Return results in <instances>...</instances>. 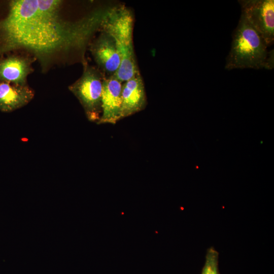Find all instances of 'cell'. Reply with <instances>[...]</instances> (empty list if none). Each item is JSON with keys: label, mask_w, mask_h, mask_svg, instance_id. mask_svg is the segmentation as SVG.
<instances>
[{"label": "cell", "mask_w": 274, "mask_h": 274, "mask_svg": "<svg viewBox=\"0 0 274 274\" xmlns=\"http://www.w3.org/2000/svg\"><path fill=\"white\" fill-rule=\"evenodd\" d=\"M62 2L11 1L8 15L0 20V52L25 49L44 63L58 53L85 51L94 35L100 30L107 9L70 21L61 15Z\"/></svg>", "instance_id": "1"}, {"label": "cell", "mask_w": 274, "mask_h": 274, "mask_svg": "<svg viewBox=\"0 0 274 274\" xmlns=\"http://www.w3.org/2000/svg\"><path fill=\"white\" fill-rule=\"evenodd\" d=\"M273 50L267 46L258 33L242 13L237 27L232 33L230 51L225 68L233 69L273 68Z\"/></svg>", "instance_id": "2"}, {"label": "cell", "mask_w": 274, "mask_h": 274, "mask_svg": "<svg viewBox=\"0 0 274 274\" xmlns=\"http://www.w3.org/2000/svg\"><path fill=\"white\" fill-rule=\"evenodd\" d=\"M133 16L125 6L107 9L100 24V30L114 39L121 58L120 67L114 75L123 83L139 73L133 45Z\"/></svg>", "instance_id": "3"}, {"label": "cell", "mask_w": 274, "mask_h": 274, "mask_svg": "<svg viewBox=\"0 0 274 274\" xmlns=\"http://www.w3.org/2000/svg\"><path fill=\"white\" fill-rule=\"evenodd\" d=\"M81 76L68 86V89L81 104L91 122L98 123L101 113V93L105 75L97 67L83 62Z\"/></svg>", "instance_id": "4"}, {"label": "cell", "mask_w": 274, "mask_h": 274, "mask_svg": "<svg viewBox=\"0 0 274 274\" xmlns=\"http://www.w3.org/2000/svg\"><path fill=\"white\" fill-rule=\"evenodd\" d=\"M239 3L242 13L267 47L272 45L274 41L273 0H244Z\"/></svg>", "instance_id": "5"}, {"label": "cell", "mask_w": 274, "mask_h": 274, "mask_svg": "<svg viewBox=\"0 0 274 274\" xmlns=\"http://www.w3.org/2000/svg\"><path fill=\"white\" fill-rule=\"evenodd\" d=\"M89 50L97 67L105 75H114L118 71L121 58L114 39L101 30L100 33L89 45Z\"/></svg>", "instance_id": "6"}, {"label": "cell", "mask_w": 274, "mask_h": 274, "mask_svg": "<svg viewBox=\"0 0 274 274\" xmlns=\"http://www.w3.org/2000/svg\"><path fill=\"white\" fill-rule=\"evenodd\" d=\"M122 83L114 75L105 77L101 93L102 113L97 124H115L121 119Z\"/></svg>", "instance_id": "7"}, {"label": "cell", "mask_w": 274, "mask_h": 274, "mask_svg": "<svg viewBox=\"0 0 274 274\" xmlns=\"http://www.w3.org/2000/svg\"><path fill=\"white\" fill-rule=\"evenodd\" d=\"M36 58L30 56L12 55L0 58V81L27 85L28 76L33 71Z\"/></svg>", "instance_id": "8"}, {"label": "cell", "mask_w": 274, "mask_h": 274, "mask_svg": "<svg viewBox=\"0 0 274 274\" xmlns=\"http://www.w3.org/2000/svg\"><path fill=\"white\" fill-rule=\"evenodd\" d=\"M121 119L144 109L147 98L142 78L138 73L122 84Z\"/></svg>", "instance_id": "9"}, {"label": "cell", "mask_w": 274, "mask_h": 274, "mask_svg": "<svg viewBox=\"0 0 274 274\" xmlns=\"http://www.w3.org/2000/svg\"><path fill=\"white\" fill-rule=\"evenodd\" d=\"M34 95V91L28 84L0 81V110L3 112H11L23 107Z\"/></svg>", "instance_id": "10"}, {"label": "cell", "mask_w": 274, "mask_h": 274, "mask_svg": "<svg viewBox=\"0 0 274 274\" xmlns=\"http://www.w3.org/2000/svg\"><path fill=\"white\" fill-rule=\"evenodd\" d=\"M219 253L213 247L207 249L201 274H220L218 268Z\"/></svg>", "instance_id": "11"}]
</instances>
